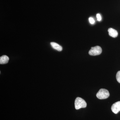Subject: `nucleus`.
Wrapping results in <instances>:
<instances>
[{"mask_svg":"<svg viewBox=\"0 0 120 120\" xmlns=\"http://www.w3.org/2000/svg\"><path fill=\"white\" fill-rule=\"evenodd\" d=\"M102 52V50L101 47L97 46L95 47H91L88 53L90 56H95L101 54Z\"/></svg>","mask_w":120,"mask_h":120,"instance_id":"3","label":"nucleus"},{"mask_svg":"<svg viewBox=\"0 0 120 120\" xmlns=\"http://www.w3.org/2000/svg\"><path fill=\"white\" fill-rule=\"evenodd\" d=\"M96 96L97 98L99 99H105L109 97V92L107 90L102 88L100 89L97 93Z\"/></svg>","mask_w":120,"mask_h":120,"instance_id":"2","label":"nucleus"},{"mask_svg":"<svg viewBox=\"0 0 120 120\" xmlns=\"http://www.w3.org/2000/svg\"><path fill=\"white\" fill-rule=\"evenodd\" d=\"M109 35L110 37L112 38H115L117 37L118 36V32L116 30H114L112 28H109L108 29Z\"/></svg>","mask_w":120,"mask_h":120,"instance_id":"5","label":"nucleus"},{"mask_svg":"<svg viewBox=\"0 0 120 120\" xmlns=\"http://www.w3.org/2000/svg\"><path fill=\"white\" fill-rule=\"evenodd\" d=\"M97 19L98 21H101V15L99 14H97Z\"/></svg>","mask_w":120,"mask_h":120,"instance_id":"10","label":"nucleus"},{"mask_svg":"<svg viewBox=\"0 0 120 120\" xmlns=\"http://www.w3.org/2000/svg\"><path fill=\"white\" fill-rule=\"evenodd\" d=\"M75 109L78 110L81 108L86 107L87 104L85 101L81 98L77 97L75 100Z\"/></svg>","mask_w":120,"mask_h":120,"instance_id":"1","label":"nucleus"},{"mask_svg":"<svg viewBox=\"0 0 120 120\" xmlns=\"http://www.w3.org/2000/svg\"><path fill=\"white\" fill-rule=\"evenodd\" d=\"M9 60L8 57L5 55L1 56L0 57V64H5L8 62Z\"/></svg>","mask_w":120,"mask_h":120,"instance_id":"6","label":"nucleus"},{"mask_svg":"<svg viewBox=\"0 0 120 120\" xmlns=\"http://www.w3.org/2000/svg\"><path fill=\"white\" fill-rule=\"evenodd\" d=\"M50 45L54 49L59 51L61 52L62 51V46H61L60 45H58L57 43L54 42H51L50 43Z\"/></svg>","mask_w":120,"mask_h":120,"instance_id":"7","label":"nucleus"},{"mask_svg":"<svg viewBox=\"0 0 120 120\" xmlns=\"http://www.w3.org/2000/svg\"><path fill=\"white\" fill-rule=\"evenodd\" d=\"M89 22L91 24H94L95 23L94 20L92 17H90L89 19Z\"/></svg>","mask_w":120,"mask_h":120,"instance_id":"9","label":"nucleus"},{"mask_svg":"<svg viewBox=\"0 0 120 120\" xmlns=\"http://www.w3.org/2000/svg\"><path fill=\"white\" fill-rule=\"evenodd\" d=\"M116 79L118 82L120 83V71H118L116 75Z\"/></svg>","mask_w":120,"mask_h":120,"instance_id":"8","label":"nucleus"},{"mask_svg":"<svg viewBox=\"0 0 120 120\" xmlns=\"http://www.w3.org/2000/svg\"><path fill=\"white\" fill-rule=\"evenodd\" d=\"M111 109L114 113L117 114L120 111V101L117 102L112 105Z\"/></svg>","mask_w":120,"mask_h":120,"instance_id":"4","label":"nucleus"}]
</instances>
